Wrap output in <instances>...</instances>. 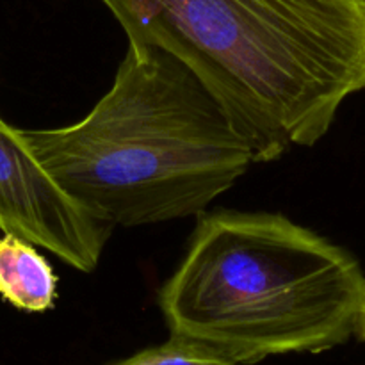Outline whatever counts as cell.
Listing matches in <instances>:
<instances>
[{"instance_id":"cell-2","label":"cell","mask_w":365,"mask_h":365,"mask_svg":"<svg viewBox=\"0 0 365 365\" xmlns=\"http://www.w3.org/2000/svg\"><path fill=\"white\" fill-rule=\"evenodd\" d=\"M20 134L61 189L113 228L202 214L255 164L203 82L170 52L139 43H128L88 116Z\"/></svg>"},{"instance_id":"cell-1","label":"cell","mask_w":365,"mask_h":365,"mask_svg":"<svg viewBox=\"0 0 365 365\" xmlns=\"http://www.w3.org/2000/svg\"><path fill=\"white\" fill-rule=\"evenodd\" d=\"M128 43L180 59L255 163L314 146L365 89L364 0H100Z\"/></svg>"},{"instance_id":"cell-7","label":"cell","mask_w":365,"mask_h":365,"mask_svg":"<svg viewBox=\"0 0 365 365\" xmlns=\"http://www.w3.org/2000/svg\"><path fill=\"white\" fill-rule=\"evenodd\" d=\"M356 335H359L362 341H365V292L362 299V309H360V317H359V327H356Z\"/></svg>"},{"instance_id":"cell-6","label":"cell","mask_w":365,"mask_h":365,"mask_svg":"<svg viewBox=\"0 0 365 365\" xmlns=\"http://www.w3.org/2000/svg\"><path fill=\"white\" fill-rule=\"evenodd\" d=\"M113 365H235L227 356L187 339L173 337Z\"/></svg>"},{"instance_id":"cell-5","label":"cell","mask_w":365,"mask_h":365,"mask_svg":"<svg viewBox=\"0 0 365 365\" xmlns=\"http://www.w3.org/2000/svg\"><path fill=\"white\" fill-rule=\"evenodd\" d=\"M0 296L18 310L41 314L56 305L57 274L45 255L18 235L0 237Z\"/></svg>"},{"instance_id":"cell-8","label":"cell","mask_w":365,"mask_h":365,"mask_svg":"<svg viewBox=\"0 0 365 365\" xmlns=\"http://www.w3.org/2000/svg\"><path fill=\"white\" fill-rule=\"evenodd\" d=\"M364 4H365V0H364Z\"/></svg>"},{"instance_id":"cell-4","label":"cell","mask_w":365,"mask_h":365,"mask_svg":"<svg viewBox=\"0 0 365 365\" xmlns=\"http://www.w3.org/2000/svg\"><path fill=\"white\" fill-rule=\"evenodd\" d=\"M0 230L41 246L73 269L91 273L113 227L82 210L0 120Z\"/></svg>"},{"instance_id":"cell-3","label":"cell","mask_w":365,"mask_h":365,"mask_svg":"<svg viewBox=\"0 0 365 365\" xmlns=\"http://www.w3.org/2000/svg\"><path fill=\"white\" fill-rule=\"evenodd\" d=\"M365 277L355 257L287 216L203 214L159 291L173 337L235 365L323 353L356 335Z\"/></svg>"}]
</instances>
